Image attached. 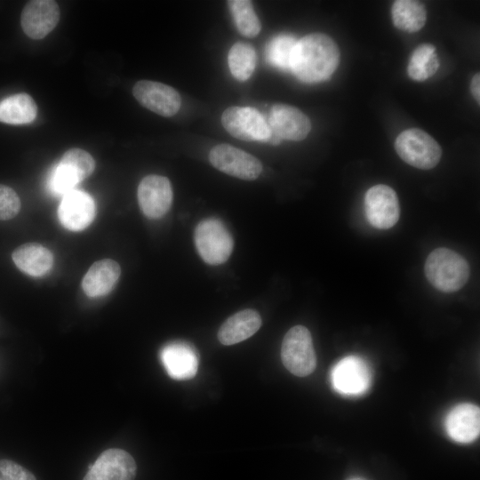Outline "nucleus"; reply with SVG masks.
<instances>
[{
	"label": "nucleus",
	"mask_w": 480,
	"mask_h": 480,
	"mask_svg": "<svg viewBox=\"0 0 480 480\" xmlns=\"http://www.w3.org/2000/svg\"><path fill=\"white\" fill-rule=\"evenodd\" d=\"M340 62V50L327 35L314 33L297 41L292 70L304 83H317L328 79Z\"/></svg>",
	"instance_id": "f257e3e1"
},
{
	"label": "nucleus",
	"mask_w": 480,
	"mask_h": 480,
	"mask_svg": "<svg viewBox=\"0 0 480 480\" xmlns=\"http://www.w3.org/2000/svg\"><path fill=\"white\" fill-rule=\"evenodd\" d=\"M424 271L428 282L444 292H454L461 289L470 273L466 259L444 247L436 248L429 253Z\"/></svg>",
	"instance_id": "f03ea898"
},
{
	"label": "nucleus",
	"mask_w": 480,
	"mask_h": 480,
	"mask_svg": "<svg viewBox=\"0 0 480 480\" xmlns=\"http://www.w3.org/2000/svg\"><path fill=\"white\" fill-rule=\"evenodd\" d=\"M95 169L93 157L85 150L74 148L66 151L53 167L48 186L53 194L64 196L89 177Z\"/></svg>",
	"instance_id": "7ed1b4c3"
},
{
	"label": "nucleus",
	"mask_w": 480,
	"mask_h": 480,
	"mask_svg": "<svg viewBox=\"0 0 480 480\" xmlns=\"http://www.w3.org/2000/svg\"><path fill=\"white\" fill-rule=\"evenodd\" d=\"M395 148L405 163L422 170L434 168L442 156L441 147L436 140L417 128L402 132L396 140Z\"/></svg>",
	"instance_id": "20e7f679"
},
{
	"label": "nucleus",
	"mask_w": 480,
	"mask_h": 480,
	"mask_svg": "<svg viewBox=\"0 0 480 480\" xmlns=\"http://www.w3.org/2000/svg\"><path fill=\"white\" fill-rule=\"evenodd\" d=\"M281 358L292 374L304 377L314 372L316 356L309 331L302 325L291 328L284 337Z\"/></svg>",
	"instance_id": "39448f33"
},
{
	"label": "nucleus",
	"mask_w": 480,
	"mask_h": 480,
	"mask_svg": "<svg viewBox=\"0 0 480 480\" xmlns=\"http://www.w3.org/2000/svg\"><path fill=\"white\" fill-rule=\"evenodd\" d=\"M196 250L204 261L220 265L229 258L233 239L224 224L216 219L202 220L195 230Z\"/></svg>",
	"instance_id": "423d86ee"
},
{
	"label": "nucleus",
	"mask_w": 480,
	"mask_h": 480,
	"mask_svg": "<svg viewBox=\"0 0 480 480\" xmlns=\"http://www.w3.org/2000/svg\"><path fill=\"white\" fill-rule=\"evenodd\" d=\"M221 124L233 137L247 141H269L272 132L268 123L255 108L233 106L221 115Z\"/></svg>",
	"instance_id": "0eeeda50"
},
{
	"label": "nucleus",
	"mask_w": 480,
	"mask_h": 480,
	"mask_svg": "<svg viewBox=\"0 0 480 480\" xmlns=\"http://www.w3.org/2000/svg\"><path fill=\"white\" fill-rule=\"evenodd\" d=\"M209 160L217 170L244 180H256L262 172L258 158L229 144L214 146L209 153Z\"/></svg>",
	"instance_id": "6e6552de"
},
{
	"label": "nucleus",
	"mask_w": 480,
	"mask_h": 480,
	"mask_svg": "<svg viewBox=\"0 0 480 480\" xmlns=\"http://www.w3.org/2000/svg\"><path fill=\"white\" fill-rule=\"evenodd\" d=\"M364 209L369 223L379 229H388L399 220V201L395 190L384 184L370 188L364 196Z\"/></svg>",
	"instance_id": "1a4fd4ad"
},
{
	"label": "nucleus",
	"mask_w": 480,
	"mask_h": 480,
	"mask_svg": "<svg viewBox=\"0 0 480 480\" xmlns=\"http://www.w3.org/2000/svg\"><path fill=\"white\" fill-rule=\"evenodd\" d=\"M132 94L141 106L164 117L177 114L181 106L180 93L160 82L138 81L133 85Z\"/></svg>",
	"instance_id": "9d476101"
},
{
	"label": "nucleus",
	"mask_w": 480,
	"mask_h": 480,
	"mask_svg": "<svg viewBox=\"0 0 480 480\" xmlns=\"http://www.w3.org/2000/svg\"><path fill=\"white\" fill-rule=\"evenodd\" d=\"M371 370L360 357L350 356L338 362L331 373L333 388L345 396H358L371 385Z\"/></svg>",
	"instance_id": "9b49d317"
},
{
	"label": "nucleus",
	"mask_w": 480,
	"mask_h": 480,
	"mask_svg": "<svg viewBox=\"0 0 480 480\" xmlns=\"http://www.w3.org/2000/svg\"><path fill=\"white\" fill-rule=\"evenodd\" d=\"M136 471V462L129 452L110 448L98 457L83 480H134Z\"/></svg>",
	"instance_id": "f8f14e48"
},
{
	"label": "nucleus",
	"mask_w": 480,
	"mask_h": 480,
	"mask_svg": "<svg viewBox=\"0 0 480 480\" xmlns=\"http://www.w3.org/2000/svg\"><path fill=\"white\" fill-rule=\"evenodd\" d=\"M172 188L169 179L151 174L144 177L138 187V201L142 212L150 219L164 216L172 202Z\"/></svg>",
	"instance_id": "ddd939ff"
},
{
	"label": "nucleus",
	"mask_w": 480,
	"mask_h": 480,
	"mask_svg": "<svg viewBox=\"0 0 480 480\" xmlns=\"http://www.w3.org/2000/svg\"><path fill=\"white\" fill-rule=\"evenodd\" d=\"M268 125L272 134L292 141L304 140L311 130L309 118L299 108L287 104H276L271 108Z\"/></svg>",
	"instance_id": "4468645a"
},
{
	"label": "nucleus",
	"mask_w": 480,
	"mask_h": 480,
	"mask_svg": "<svg viewBox=\"0 0 480 480\" xmlns=\"http://www.w3.org/2000/svg\"><path fill=\"white\" fill-rule=\"evenodd\" d=\"M96 204L86 192L72 190L62 196L58 208L61 225L71 231L85 229L94 220Z\"/></svg>",
	"instance_id": "2eb2a0df"
},
{
	"label": "nucleus",
	"mask_w": 480,
	"mask_h": 480,
	"mask_svg": "<svg viewBox=\"0 0 480 480\" xmlns=\"http://www.w3.org/2000/svg\"><path fill=\"white\" fill-rule=\"evenodd\" d=\"M60 20V8L56 1L33 0L22 10L20 24L24 33L32 39L45 37Z\"/></svg>",
	"instance_id": "dca6fc26"
},
{
	"label": "nucleus",
	"mask_w": 480,
	"mask_h": 480,
	"mask_svg": "<svg viewBox=\"0 0 480 480\" xmlns=\"http://www.w3.org/2000/svg\"><path fill=\"white\" fill-rule=\"evenodd\" d=\"M160 357L167 373L174 380H189L197 372L198 354L188 343H170L163 348Z\"/></svg>",
	"instance_id": "f3484780"
},
{
	"label": "nucleus",
	"mask_w": 480,
	"mask_h": 480,
	"mask_svg": "<svg viewBox=\"0 0 480 480\" xmlns=\"http://www.w3.org/2000/svg\"><path fill=\"white\" fill-rule=\"evenodd\" d=\"M448 436L459 443L474 441L480 431V410L472 404H460L454 406L445 419Z\"/></svg>",
	"instance_id": "a211bd4d"
},
{
	"label": "nucleus",
	"mask_w": 480,
	"mask_h": 480,
	"mask_svg": "<svg viewBox=\"0 0 480 480\" xmlns=\"http://www.w3.org/2000/svg\"><path fill=\"white\" fill-rule=\"evenodd\" d=\"M121 274L119 264L111 259L94 262L82 281L84 293L91 298L108 294L116 285Z\"/></svg>",
	"instance_id": "6ab92c4d"
},
{
	"label": "nucleus",
	"mask_w": 480,
	"mask_h": 480,
	"mask_svg": "<svg viewBox=\"0 0 480 480\" xmlns=\"http://www.w3.org/2000/svg\"><path fill=\"white\" fill-rule=\"evenodd\" d=\"M12 259L20 271L34 277L46 275L54 263L52 252L37 243L17 247L12 253Z\"/></svg>",
	"instance_id": "aec40b11"
},
{
	"label": "nucleus",
	"mask_w": 480,
	"mask_h": 480,
	"mask_svg": "<svg viewBox=\"0 0 480 480\" xmlns=\"http://www.w3.org/2000/svg\"><path fill=\"white\" fill-rule=\"evenodd\" d=\"M261 326L260 314L244 309L229 316L220 326L218 339L223 345H233L252 336Z\"/></svg>",
	"instance_id": "412c9836"
},
{
	"label": "nucleus",
	"mask_w": 480,
	"mask_h": 480,
	"mask_svg": "<svg viewBox=\"0 0 480 480\" xmlns=\"http://www.w3.org/2000/svg\"><path fill=\"white\" fill-rule=\"evenodd\" d=\"M37 106L27 93H18L0 102V122L9 124H25L35 120Z\"/></svg>",
	"instance_id": "4be33fe9"
},
{
	"label": "nucleus",
	"mask_w": 480,
	"mask_h": 480,
	"mask_svg": "<svg viewBox=\"0 0 480 480\" xmlns=\"http://www.w3.org/2000/svg\"><path fill=\"white\" fill-rule=\"evenodd\" d=\"M394 25L406 32H416L423 28L427 12L423 4L412 0L395 1L391 10Z\"/></svg>",
	"instance_id": "5701e85b"
},
{
	"label": "nucleus",
	"mask_w": 480,
	"mask_h": 480,
	"mask_svg": "<svg viewBox=\"0 0 480 480\" xmlns=\"http://www.w3.org/2000/svg\"><path fill=\"white\" fill-rule=\"evenodd\" d=\"M228 62L232 76L238 81H246L255 69V50L248 43L237 42L228 52Z\"/></svg>",
	"instance_id": "b1692460"
},
{
	"label": "nucleus",
	"mask_w": 480,
	"mask_h": 480,
	"mask_svg": "<svg viewBox=\"0 0 480 480\" xmlns=\"http://www.w3.org/2000/svg\"><path fill=\"white\" fill-rule=\"evenodd\" d=\"M432 44H424L412 52L409 64L408 75L416 81H424L432 76L439 68V61Z\"/></svg>",
	"instance_id": "393cba45"
},
{
	"label": "nucleus",
	"mask_w": 480,
	"mask_h": 480,
	"mask_svg": "<svg viewBox=\"0 0 480 480\" xmlns=\"http://www.w3.org/2000/svg\"><path fill=\"white\" fill-rule=\"evenodd\" d=\"M297 40L290 35H278L266 47V59L273 67L283 71L292 70V62Z\"/></svg>",
	"instance_id": "a878e982"
},
{
	"label": "nucleus",
	"mask_w": 480,
	"mask_h": 480,
	"mask_svg": "<svg viewBox=\"0 0 480 480\" xmlns=\"http://www.w3.org/2000/svg\"><path fill=\"white\" fill-rule=\"evenodd\" d=\"M227 4L238 31L246 37L256 36L261 29V24L252 1L231 0Z\"/></svg>",
	"instance_id": "bb28decb"
},
{
	"label": "nucleus",
	"mask_w": 480,
	"mask_h": 480,
	"mask_svg": "<svg viewBox=\"0 0 480 480\" xmlns=\"http://www.w3.org/2000/svg\"><path fill=\"white\" fill-rule=\"evenodd\" d=\"M20 199L10 187L0 184V220L14 218L20 210Z\"/></svg>",
	"instance_id": "cd10ccee"
},
{
	"label": "nucleus",
	"mask_w": 480,
	"mask_h": 480,
	"mask_svg": "<svg viewBox=\"0 0 480 480\" xmlns=\"http://www.w3.org/2000/svg\"><path fill=\"white\" fill-rule=\"evenodd\" d=\"M0 480H36V478L20 464L10 460H0Z\"/></svg>",
	"instance_id": "c85d7f7f"
},
{
	"label": "nucleus",
	"mask_w": 480,
	"mask_h": 480,
	"mask_svg": "<svg viewBox=\"0 0 480 480\" xmlns=\"http://www.w3.org/2000/svg\"><path fill=\"white\" fill-rule=\"evenodd\" d=\"M471 92L475 100L479 103L480 102V76L479 73H476L472 80L470 84Z\"/></svg>",
	"instance_id": "c756f323"
},
{
	"label": "nucleus",
	"mask_w": 480,
	"mask_h": 480,
	"mask_svg": "<svg viewBox=\"0 0 480 480\" xmlns=\"http://www.w3.org/2000/svg\"><path fill=\"white\" fill-rule=\"evenodd\" d=\"M349 480H364V479H362V478H357V477H356V478H351V479H349Z\"/></svg>",
	"instance_id": "7c9ffc66"
}]
</instances>
